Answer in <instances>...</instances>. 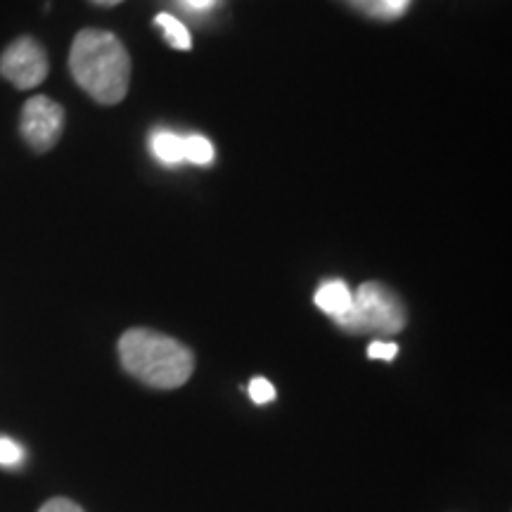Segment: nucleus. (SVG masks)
I'll list each match as a JSON object with an SVG mask.
<instances>
[{"mask_svg": "<svg viewBox=\"0 0 512 512\" xmlns=\"http://www.w3.org/2000/svg\"><path fill=\"white\" fill-rule=\"evenodd\" d=\"M95 5H105V8H112V5H119L124 3V0H93Z\"/></svg>", "mask_w": 512, "mask_h": 512, "instance_id": "16", "label": "nucleus"}, {"mask_svg": "<svg viewBox=\"0 0 512 512\" xmlns=\"http://www.w3.org/2000/svg\"><path fill=\"white\" fill-rule=\"evenodd\" d=\"M335 323L351 335H396L406 328V306L382 283H363L351 309Z\"/></svg>", "mask_w": 512, "mask_h": 512, "instance_id": "3", "label": "nucleus"}, {"mask_svg": "<svg viewBox=\"0 0 512 512\" xmlns=\"http://www.w3.org/2000/svg\"><path fill=\"white\" fill-rule=\"evenodd\" d=\"M354 304V294L342 280H328L318 287L316 292V306L320 311H325L332 320L344 316Z\"/></svg>", "mask_w": 512, "mask_h": 512, "instance_id": "6", "label": "nucleus"}, {"mask_svg": "<svg viewBox=\"0 0 512 512\" xmlns=\"http://www.w3.org/2000/svg\"><path fill=\"white\" fill-rule=\"evenodd\" d=\"M119 358L126 373L155 389L181 387L195 370V356L185 344L145 328H133L121 335Z\"/></svg>", "mask_w": 512, "mask_h": 512, "instance_id": "2", "label": "nucleus"}, {"mask_svg": "<svg viewBox=\"0 0 512 512\" xmlns=\"http://www.w3.org/2000/svg\"><path fill=\"white\" fill-rule=\"evenodd\" d=\"M19 131L31 150H53L64 131V110L46 95H36L22 107Z\"/></svg>", "mask_w": 512, "mask_h": 512, "instance_id": "5", "label": "nucleus"}, {"mask_svg": "<svg viewBox=\"0 0 512 512\" xmlns=\"http://www.w3.org/2000/svg\"><path fill=\"white\" fill-rule=\"evenodd\" d=\"M396 354H399V347H396L394 342H382V339H377L368 347V358H373V361H394Z\"/></svg>", "mask_w": 512, "mask_h": 512, "instance_id": "13", "label": "nucleus"}, {"mask_svg": "<svg viewBox=\"0 0 512 512\" xmlns=\"http://www.w3.org/2000/svg\"><path fill=\"white\" fill-rule=\"evenodd\" d=\"M183 3L188 5L190 10H200V12H204V10L214 8V5L219 3V0H183Z\"/></svg>", "mask_w": 512, "mask_h": 512, "instance_id": "15", "label": "nucleus"}, {"mask_svg": "<svg viewBox=\"0 0 512 512\" xmlns=\"http://www.w3.org/2000/svg\"><path fill=\"white\" fill-rule=\"evenodd\" d=\"M24 451L17 441H12L8 437H0V465L5 467H15L22 463Z\"/></svg>", "mask_w": 512, "mask_h": 512, "instance_id": "11", "label": "nucleus"}, {"mask_svg": "<svg viewBox=\"0 0 512 512\" xmlns=\"http://www.w3.org/2000/svg\"><path fill=\"white\" fill-rule=\"evenodd\" d=\"M344 3L356 8L363 15L373 17V19H399L403 12L411 8V0H344Z\"/></svg>", "mask_w": 512, "mask_h": 512, "instance_id": "7", "label": "nucleus"}, {"mask_svg": "<svg viewBox=\"0 0 512 512\" xmlns=\"http://www.w3.org/2000/svg\"><path fill=\"white\" fill-rule=\"evenodd\" d=\"M249 399L254 403H271L275 399V387L266 377H254L249 382Z\"/></svg>", "mask_w": 512, "mask_h": 512, "instance_id": "12", "label": "nucleus"}, {"mask_svg": "<svg viewBox=\"0 0 512 512\" xmlns=\"http://www.w3.org/2000/svg\"><path fill=\"white\" fill-rule=\"evenodd\" d=\"M38 512H83L79 503L69 501V498H50L48 503L41 505Z\"/></svg>", "mask_w": 512, "mask_h": 512, "instance_id": "14", "label": "nucleus"}, {"mask_svg": "<svg viewBox=\"0 0 512 512\" xmlns=\"http://www.w3.org/2000/svg\"><path fill=\"white\" fill-rule=\"evenodd\" d=\"M0 76L19 91L41 86L48 76L46 50L31 36L17 38L0 55Z\"/></svg>", "mask_w": 512, "mask_h": 512, "instance_id": "4", "label": "nucleus"}, {"mask_svg": "<svg viewBox=\"0 0 512 512\" xmlns=\"http://www.w3.org/2000/svg\"><path fill=\"white\" fill-rule=\"evenodd\" d=\"M157 27L162 29V34L166 41L171 43L176 50H190L192 41H190V31L185 29V24L181 22V19L166 15V12H162V15H157Z\"/></svg>", "mask_w": 512, "mask_h": 512, "instance_id": "9", "label": "nucleus"}, {"mask_svg": "<svg viewBox=\"0 0 512 512\" xmlns=\"http://www.w3.org/2000/svg\"><path fill=\"white\" fill-rule=\"evenodd\" d=\"M74 81L100 105H117L131 83V57L112 31L83 29L69 50Z\"/></svg>", "mask_w": 512, "mask_h": 512, "instance_id": "1", "label": "nucleus"}, {"mask_svg": "<svg viewBox=\"0 0 512 512\" xmlns=\"http://www.w3.org/2000/svg\"><path fill=\"white\" fill-rule=\"evenodd\" d=\"M152 152L159 162H164L166 166H176L183 162V138L176 136L171 131H157L152 133Z\"/></svg>", "mask_w": 512, "mask_h": 512, "instance_id": "8", "label": "nucleus"}, {"mask_svg": "<svg viewBox=\"0 0 512 512\" xmlns=\"http://www.w3.org/2000/svg\"><path fill=\"white\" fill-rule=\"evenodd\" d=\"M183 159L192 164L207 166L214 162V145L204 136H185L183 138Z\"/></svg>", "mask_w": 512, "mask_h": 512, "instance_id": "10", "label": "nucleus"}]
</instances>
